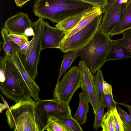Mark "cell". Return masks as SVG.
Here are the masks:
<instances>
[{"label": "cell", "instance_id": "15", "mask_svg": "<svg viewBox=\"0 0 131 131\" xmlns=\"http://www.w3.org/2000/svg\"><path fill=\"white\" fill-rule=\"evenodd\" d=\"M131 29V1L126 4L121 18L116 25L110 33V37L119 35L124 31Z\"/></svg>", "mask_w": 131, "mask_h": 131}, {"label": "cell", "instance_id": "42", "mask_svg": "<svg viewBox=\"0 0 131 131\" xmlns=\"http://www.w3.org/2000/svg\"><path fill=\"white\" fill-rule=\"evenodd\" d=\"M126 4H127L128 3H129L131 1V0H126Z\"/></svg>", "mask_w": 131, "mask_h": 131}, {"label": "cell", "instance_id": "1", "mask_svg": "<svg viewBox=\"0 0 131 131\" xmlns=\"http://www.w3.org/2000/svg\"><path fill=\"white\" fill-rule=\"evenodd\" d=\"M94 6L79 0H36L33 9L36 16L57 23Z\"/></svg>", "mask_w": 131, "mask_h": 131}, {"label": "cell", "instance_id": "22", "mask_svg": "<svg viewBox=\"0 0 131 131\" xmlns=\"http://www.w3.org/2000/svg\"><path fill=\"white\" fill-rule=\"evenodd\" d=\"M94 81L100 104H102L104 95L103 87V82L105 80L102 71L100 69L97 70L96 73L94 77Z\"/></svg>", "mask_w": 131, "mask_h": 131}, {"label": "cell", "instance_id": "6", "mask_svg": "<svg viewBox=\"0 0 131 131\" xmlns=\"http://www.w3.org/2000/svg\"><path fill=\"white\" fill-rule=\"evenodd\" d=\"M103 13L95 17L83 28L70 37L63 40L59 49L63 53L76 51L86 45L97 31Z\"/></svg>", "mask_w": 131, "mask_h": 131}, {"label": "cell", "instance_id": "28", "mask_svg": "<svg viewBox=\"0 0 131 131\" xmlns=\"http://www.w3.org/2000/svg\"><path fill=\"white\" fill-rule=\"evenodd\" d=\"M102 104L107 108V111L111 110L116 107L117 104L113 99V93L104 94Z\"/></svg>", "mask_w": 131, "mask_h": 131}, {"label": "cell", "instance_id": "38", "mask_svg": "<svg viewBox=\"0 0 131 131\" xmlns=\"http://www.w3.org/2000/svg\"><path fill=\"white\" fill-rule=\"evenodd\" d=\"M116 104L123 106L126 107L128 109L129 113V115L131 118V105H129L125 103H121L116 102Z\"/></svg>", "mask_w": 131, "mask_h": 131}, {"label": "cell", "instance_id": "14", "mask_svg": "<svg viewBox=\"0 0 131 131\" xmlns=\"http://www.w3.org/2000/svg\"><path fill=\"white\" fill-rule=\"evenodd\" d=\"M103 13L102 9L96 6L91 8L83 13L81 19L73 29L66 31L64 40L79 31L88 24L96 16Z\"/></svg>", "mask_w": 131, "mask_h": 131}, {"label": "cell", "instance_id": "31", "mask_svg": "<svg viewBox=\"0 0 131 131\" xmlns=\"http://www.w3.org/2000/svg\"><path fill=\"white\" fill-rule=\"evenodd\" d=\"M102 8L107 4V0H79Z\"/></svg>", "mask_w": 131, "mask_h": 131}, {"label": "cell", "instance_id": "11", "mask_svg": "<svg viewBox=\"0 0 131 131\" xmlns=\"http://www.w3.org/2000/svg\"><path fill=\"white\" fill-rule=\"evenodd\" d=\"M66 31L51 26L43 21L42 36V49L50 48L59 49Z\"/></svg>", "mask_w": 131, "mask_h": 131}, {"label": "cell", "instance_id": "34", "mask_svg": "<svg viewBox=\"0 0 131 131\" xmlns=\"http://www.w3.org/2000/svg\"><path fill=\"white\" fill-rule=\"evenodd\" d=\"M118 0H107V4L102 8L103 14H104L112 5Z\"/></svg>", "mask_w": 131, "mask_h": 131}, {"label": "cell", "instance_id": "20", "mask_svg": "<svg viewBox=\"0 0 131 131\" xmlns=\"http://www.w3.org/2000/svg\"><path fill=\"white\" fill-rule=\"evenodd\" d=\"M78 57L76 51L68 52L64 54L59 69L57 82H58L62 75L71 65L72 63Z\"/></svg>", "mask_w": 131, "mask_h": 131}, {"label": "cell", "instance_id": "40", "mask_svg": "<svg viewBox=\"0 0 131 131\" xmlns=\"http://www.w3.org/2000/svg\"><path fill=\"white\" fill-rule=\"evenodd\" d=\"M0 96L1 99L3 100V101L4 103V104L5 107L7 109V110H9L10 109V107H9V106L7 102L6 101L5 99L2 96L1 94H0Z\"/></svg>", "mask_w": 131, "mask_h": 131}, {"label": "cell", "instance_id": "24", "mask_svg": "<svg viewBox=\"0 0 131 131\" xmlns=\"http://www.w3.org/2000/svg\"><path fill=\"white\" fill-rule=\"evenodd\" d=\"M112 110L107 111L104 114L101 127L102 131H115Z\"/></svg>", "mask_w": 131, "mask_h": 131}, {"label": "cell", "instance_id": "8", "mask_svg": "<svg viewBox=\"0 0 131 131\" xmlns=\"http://www.w3.org/2000/svg\"><path fill=\"white\" fill-rule=\"evenodd\" d=\"M81 76L78 67L69 69L62 79L57 82L53 92V98L69 104L75 92L80 88Z\"/></svg>", "mask_w": 131, "mask_h": 131}, {"label": "cell", "instance_id": "10", "mask_svg": "<svg viewBox=\"0 0 131 131\" xmlns=\"http://www.w3.org/2000/svg\"><path fill=\"white\" fill-rule=\"evenodd\" d=\"M126 5L125 3L121 4L118 0L115 2L103 15L99 28L109 35L119 21Z\"/></svg>", "mask_w": 131, "mask_h": 131}, {"label": "cell", "instance_id": "41", "mask_svg": "<svg viewBox=\"0 0 131 131\" xmlns=\"http://www.w3.org/2000/svg\"><path fill=\"white\" fill-rule=\"evenodd\" d=\"M0 113H1L4 110H6V108L4 104L3 103H1L0 104Z\"/></svg>", "mask_w": 131, "mask_h": 131}, {"label": "cell", "instance_id": "29", "mask_svg": "<svg viewBox=\"0 0 131 131\" xmlns=\"http://www.w3.org/2000/svg\"><path fill=\"white\" fill-rule=\"evenodd\" d=\"M9 36L15 43L19 46L23 43L28 41V37L24 34L9 33Z\"/></svg>", "mask_w": 131, "mask_h": 131}, {"label": "cell", "instance_id": "32", "mask_svg": "<svg viewBox=\"0 0 131 131\" xmlns=\"http://www.w3.org/2000/svg\"><path fill=\"white\" fill-rule=\"evenodd\" d=\"M31 41V40L27 42L23 43L19 46L20 50L19 53L21 56L25 55L26 52L27 50Z\"/></svg>", "mask_w": 131, "mask_h": 131}, {"label": "cell", "instance_id": "12", "mask_svg": "<svg viewBox=\"0 0 131 131\" xmlns=\"http://www.w3.org/2000/svg\"><path fill=\"white\" fill-rule=\"evenodd\" d=\"M33 27V23L28 14L19 12L8 18L4 24V27L9 33L24 34L28 28Z\"/></svg>", "mask_w": 131, "mask_h": 131}, {"label": "cell", "instance_id": "18", "mask_svg": "<svg viewBox=\"0 0 131 131\" xmlns=\"http://www.w3.org/2000/svg\"><path fill=\"white\" fill-rule=\"evenodd\" d=\"M131 58V54L127 50L113 43L112 47L108 54L105 62Z\"/></svg>", "mask_w": 131, "mask_h": 131}, {"label": "cell", "instance_id": "3", "mask_svg": "<svg viewBox=\"0 0 131 131\" xmlns=\"http://www.w3.org/2000/svg\"><path fill=\"white\" fill-rule=\"evenodd\" d=\"M5 70V79L0 82V89L6 97L15 103L31 97L27 85L18 69L6 55L1 61Z\"/></svg>", "mask_w": 131, "mask_h": 131}, {"label": "cell", "instance_id": "17", "mask_svg": "<svg viewBox=\"0 0 131 131\" xmlns=\"http://www.w3.org/2000/svg\"><path fill=\"white\" fill-rule=\"evenodd\" d=\"M79 105L73 117L80 125L85 123L86 121L87 114L89 110V102L83 92L79 94Z\"/></svg>", "mask_w": 131, "mask_h": 131}, {"label": "cell", "instance_id": "26", "mask_svg": "<svg viewBox=\"0 0 131 131\" xmlns=\"http://www.w3.org/2000/svg\"><path fill=\"white\" fill-rule=\"evenodd\" d=\"M105 106L102 104H100L99 109L95 113L94 123V127L96 130L101 127L104 114Z\"/></svg>", "mask_w": 131, "mask_h": 131}, {"label": "cell", "instance_id": "27", "mask_svg": "<svg viewBox=\"0 0 131 131\" xmlns=\"http://www.w3.org/2000/svg\"><path fill=\"white\" fill-rule=\"evenodd\" d=\"M115 131H123V121L120 117L116 107L112 110Z\"/></svg>", "mask_w": 131, "mask_h": 131}, {"label": "cell", "instance_id": "39", "mask_svg": "<svg viewBox=\"0 0 131 131\" xmlns=\"http://www.w3.org/2000/svg\"><path fill=\"white\" fill-rule=\"evenodd\" d=\"M122 126L123 131H131V126L123 122Z\"/></svg>", "mask_w": 131, "mask_h": 131}, {"label": "cell", "instance_id": "30", "mask_svg": "<svg viewBox=\"0 0 131 131\" xmlns=\"http://www.w3.org/2000/svg\"><path fill=\"white\" fill-rule=\"evenodd\" d=\"M117 110L122 121L125 123L131 126V118L129 115L121 107L116 105Z\"/></svg>", "mask_w": 131, "mask_h": 131}, {"label": "cell", "instance_id": "9", "mask_svg": "<svg viewBox=\"0 0 131 131\" xmlns=\"http://www.w3.org/2000/svg\"><path fill=\"white\" fill-rule=\"evenodd\" d=\"M78 67L81 76L80 87L83 93L92 107L95 114L100 105L99 97L96 89L94 77L85 62L80 61Z\"/></svg>", "mask_w": 131, "mask_h": 131}, {"label": "cell", "instance_id": "16", "mask_svg": "<svg viewBox=\"0 0 131 131\" xmlns=\"http://www.w3.org/2000/svg\"><path fill=\"white\" fill-rule=\"evenodd\" d=\"M8 32L4 27L2 28L1 33L3 41L2 46L6 55L12 59L17 53H19L20 47L9 37Z\"/></svg>", "mask_w": 131, "mask_h": 131}, {"label": "cell", "instance_id": "37", "mask_svg": "<svg viewBox=\"0 0 131 131\" xmlns=\"http://www.w3.org/2000/svg\"><path fill=\"white\" fill-rule=\"evenodd\" d=\"M31 0H14L17 6L22 7L26 3Z\"/></svg>", "mask_w": 131, "mask_h": 131}, {"label": "cell", "instance_id": "23", "mask_svg": "<svg viewBox=\"0 0 131 131\" xmlns=\"http://www.w3.org/2000/svg\"><path fill=\"white\" fill-rule=\"evenodd\" d=\"M57 120L67 129L68 131L83 130L81 125L72 116Z\"/></svg>", "mask_w": 131, "mask_h": 131}, {"label": "cell", "instance_id": "19", "mask_svg": "<svg viewBox=\"0 0 131 131\" xmlns=\"http://www.w3.org/2000/svg\"><path fill=\"white\" fill-rule=\"evenodd\" d=\"M84 13L70 16L64 19L57 23L55 25V27L65 31L71 30L80 21Z\"/></svg>", "mask_w": 131, "mask_h": 131}, {"label": "cell", "instance_id": "35", "mask_svg": "<svg viewBox=\"0 0 131 131\" xmlns=\"http://www.w3.org/2000/svg\"><path fill=\"white\" fill-rule=\"evenodd\" d=\"M0 82H3L5 80V70L2 65L1 63L0 64Z\"/></svg>", "mask_w": 131, "mask_h": 131}, {"label": "cell", "instance_id": "13", "mask_svg": "<svg viewBox=\"0 0 131 131\" xmlns=\"http://www.w3.org/2000/svg\"><path fill=\"white\" fill-rule=\"evenodd\" d=\"M11 60L18 69L27 85L31 97L37 102L40 100L39 96L40 88L26 70L21 59L19 52L17 53Z\"/></svg>", "mask_w": 131, "mask_h": 131}, {"label": "cell", "instance_id": "33", "mask_svg": "<svg viewBox=\"0 0 131 131\" xmlns=\"http://www.w3.org/2000/svg\"><path fill=\"white\" fill-rule=\"evenodd\" d=\"M103 92L105 94L113 93L111 85L105 81L103 82Z\"/></svg>", "mask_w": 131, "mask_h": 131}, {"label": "cell", "instance_id": "7", "mask_svg": "<svg viewBox=\"0 0 131 131\" xmlns=\"http://www.w3.org/2000/svg\"><path fill=\"white\" fill-rule=\"evenodd\" d=\"M43 18H39L33 22L34 35L26 51L23 65L27 71L34 80L38 75V66L42 49Z\"/></svg>", "mask_w": 131, "mask_h": 131}, {"label": "cell", "instance_id": "36", "mask_svg": "<svg viewBox=\"0 0 131 131\" xmlns=\"http://www.w3.org/2000/svg\"><path fill=\"white\" fill-rule=\"evenodd\" d=\"M24 35L27 36H34V31L32 27L27 28L25 31Z\"/></svg>", "mask_w": 131, "mask_h": 131}, {"label": "cell", "instance_id": "4", "mask_svg": "<svg viewBox=\"0 0 131 131\" xmlns=\"http://www.w3.org/2000/svg\"><path fill=\"white\" fill-rule=\"evenodd\" d=\"M36 103L30 98L11 106L5 113L10 128L14 131H40L35 116Z\"/></svg>", "mask_w": 131, "mask_h": 131}, {"label": "cell", "instance_id": "25", "mask_svg": "<svg viewBox=\"0 0 131 131\" xmlns=\"http://www.w3.org/2000/svg\"><path fill=\"white\" fill-rule=\"evenodd\" d=\"M57 120L53 118H50L45 130L48 131H68L67 129Z\"/></svg>", "mask_w": 131, "mask_h": 131}, {"label": "cell", "instance_id": "5", "mask_svg": "<svg viewBox=\"0 0 131 131\" xmlns=\"http://www.w3.org/2000/svg\"><path fill=\"white\" fill-rule=\"evenodd\" d=\"M35 114L40 131L45 130L51 118L60 120L72 116L71 110L69 104L53 98L40 99L36 102Z\"/></svg>", "mask_w": 131, "mask_h": 131}, {"label": "cell", "instance_id": "21", "mask_svg": "<svg viewBox=\"0 0 131 131\" xmlns=\"http://www.w3.org/2000/svg\"><path fill=\"white\" fill-rule=\"evenodd\" d=\"M123 37L116 40H112L113 43L127 50L131 55V29H128L122 33Z\"/></svg>", "mask_w": 131, "mask_h": 131}, {"label": "cell", "instance_id": "2", "mask_svg": "<svg viewBox=\"0 0 131 131\" xmlns=\"http://www.w3.org/2000/svg\"><path fill=\"white\" fill-rule=\"evenodd\" d=\"M112 45L109 36L99 28L86 45L76 51L77 56L80 57L94 75L106 62Z\"/></svg>", "mask_w": 131, "mask_h": 131}]
</instances>
